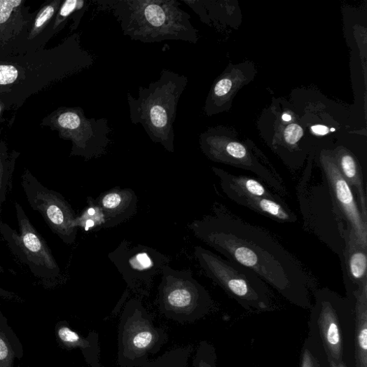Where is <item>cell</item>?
Returning <instances> with one entry per match:
<instances>
[{
	"mask_svg": "<svg viewBox=\"0 0 367 367\" xmlns=\"http://www.w3.org/2000/svg\"><path fill=\"white\" fill-rule=\"evenodd\" d=\"M194 235L226 258L254 272L291 303L312 307L314 279L273 234L216 202L209 215L188 225Z\"/></svg>",
	"mask_w": 367,
	"mask_h": 367,
	"instance_id": "cell-1",
	"label": "cell"
},
{
	"mask_svg": "<svg viewBox=\"0 0 367 367\" xmlns=\"http://www.w3.org/2000/svg\"><path fill=\"white\" fill-rule=\"evenodd\" d=\"M118 22L122 32L144 43L167 41L195 43L197 30L176 0H97Z\"/></svg>",
	"mask_w": 367,
	"mask_h": 367,
	"instance_id": "cell-2",
	"label": "cell"
},
{
	"mask_svg": "<svg viewBox=\"0 0 367 367\" xmlns=\"http://www.w3.org/2000/svg\"><path fill=\"white\" fill-rule=\"evenodd\" d=\"M188 78L167 69L159 80L139 88V96L127 94L130 116L133 125H141L149 139L167 151H174V124L177 106Z\"/></svg>",
	"mask_w": 367,
	"mask_h": 367,
	"instance_id": "cell-3",
	"label": "cell"
},
{
	"mask_svg": "<svg viewBox=\"0 0 367 367\" xmlns=\"http://www.w3.org/2000/svg\"><path fill=\"white\" fill-rule=\"evenodd\" d=\"M313 294L310 334L319 340L328 358L347 367H356L354 294L345 297L327 288L316 289Z\"/></svg>",
	"mask_w": 367,
	"mask_h": 367,
	"instance_id": "cell-4",
	"label": "cell"
},
{
	"mask_svg": "<svg viewBox=\"0 0 367 367\" xmlns=\"http://www.w3.org/2000/svg\"><path fill=\"white\" fill-rule=\"evenodd\" d=\"M296 195L303 229L325 244L341 261L349 228L333 200L324 176L317 177L312 160L299 179Z\"/></svg>",
	"mask_w": 367,
	"mask_h": 367,
	"instance_id": "cell-5",
	"label": "cell"
},
{
	"mask_svg": "<svg viewBox=\"0 0 367 367\" xmlns=\"http://www.w3.org/2000/svg\"><path fill=\"white\" fill-rule=\"evenodd\" d=\"M194 254L207 277L244 310L268 312L275 309L269 286L254 272L201 247H195Z\"/></svg>",
	"mask_w": 367,
	"mask_h": 367,
	"instance_id": "cell-6",
	"label": "cell"
},
{
	"mask_svg": "<svg viewBox=\"0 0 367 367\" xmlns=\"http://www.w3.org/2000/svg\"><path fill=\"white\" fill-rule=\"evenodd\" d=\"M169 340L165 328L156 326L141 300L134 298L125 305L118 329L119 367H141L150 354H158Z\"/></svg>",
	"mask_w": 367,
	"mask_h": 367,
	"instance_id": "cell-7",
	"label": "cell"
},
{
	"mask_svg": "<svg viewBox=\"0 0 367 367\" xmlns=\"http://www.w3.org/2000/svg\"><path fill=\"white\" fill-rule=\"evenodd\" d=\"M158 303L163 316L181 324L193 323L215 309V302L191 270H174L169 265L162 271Z\"/></svg>",
	"mask_w": 367,
	"mask_h": 367,
	"instance_id": "cell-8",
	"label": "cell"
},
{
	"mask_svg": "<svg viewBox=\"0 0 367 367\" xmlns=\"http://www.w3.org/2000/svg\"><path fill=\"white\" fill-rule=\"evenodd\" d=\"M19 232L0 222V234L14 256L26 265L36 278L55 282L61 271L47 242L36 230L19 203L15 204Z\"/></svg>",
	"mask_w": 367,
	"mask_h": 367,
	"instance_id": "cell-9",
	"label": "cell"
},
{
	"mask_svg": "<svg viewBox=\"0 0 367 367\" xmlns=\"http://www.w3.org/2000/svg\"><path fill=\"white\" fill-rule=\"evenodd\" d=\"M128 287L141 296H148L153 282L170 259L157 249L122 240L108 255Z\"/></svg>",
	"mask_w": 367,
	"mask_h": 367,
	"instance_id": "cell-10",
	"label": "cell"
},
{
	"mask_svg": "<svg viewBox=\"0 0 367 367\" xmlns=\"http://www.w3.org/2000/svg\"><path fill=\"white\" fill-rule=\"evenodd\" d=\"M21 186L29 205L41 214L51 231L64 243L74 244L78 233L77 216L65 198L43 186L27 169L22 175Z\"/></svg>",
	"mask_w": 367,
	"mask_h": 367,
	"instance_id": "cell-11",
	"label": "cell"
},
{
	"mask_svg": "<svg viewBox=\"0 0 367 367\" xmlns=\"http://www.w3.org/2000/svg\"><path fill=\"white\" fill-rule=\"evenodd\" d=\"M54 123L64 138L72 141V156L85 160L105 155L111 142V129L106 118H88L80 108L61 110Z\"/></svg>",
	"mask_w": 367,
	"mask_h": 367,
	"instance_id": "cell-12",
	"label": "cell"
},
{
	"mask_svg": "<svg viewBox=\"0 0 367 367\" xmlns=\"http://www.w3.org/2000/svg\"><path fill=\"white\" fill-rule=\"evenodd\" d=\"M320 166L333 200L349 229L362 246L367 248V222L363 219L356 198L336 166L333 155L323 153Z\"/></svg>",
	"mask_w": 367,
	"mask_h": 367,
	"instance_id": "cell-13",
	"label": "cell"
},
{
	"mask_svg": "<svg viewBox=\"0 0 367 367\" xmlns=\"http://www.w3.org/2000/svg\"><path fill=\"white\" fill-rule=\"evenodd\" d=\"M95 202L103 213V228L108 229L115 228L136 215L138 198L130 188L116 187L102 193Z\"/></svg>",
	"mask_w": 367,
	"mask_h": 367,
	"instance_id": "cell-14",
	"label": "cell"
},
{
	"mask_svg": "<svg viewBox=\"0 0 367 367\" xmlns=\"http://www.w3.org/2000/svg\"><path fill=\"white\" fill-rule=\"evenodd\" d=\"M347 294L367 285V248L362 246L354 233L348 229L341 261Z\"/></svg>",
	"mask_w": 367,
	"mask_h": 367,
	"instance_id": "cell-15",
	"label": "cell"
},
{
	"mask_svg": "<svg viewBox=\"0 0 367 367\" xmlns=\"http://www.w3.org/2000/svg\"><path fill=\"white\" fill-rule=\"evenodd\" d=\"M212 171L219 177L223 192L232 201L239 198L258 197L286 202L282 196L270 191L259 179L233 175L216 167Z\"/></svg>",
	"mask_w": 367,
	"mask_h": 367,
	"instance_id": "cell-16",
	"label": "cell"
},
{
	"mask_svg": "<svg viewBox=\"0 0 367 367\" xmlns=\"http://www.w3.org/2000/svg\"><path fill=\"white\" fill-rule=\"evenodd\" d=\"M59 343L68 349H81L85 361L91 367H101L99 335L97 331H90L87 338L71 328L66 321L58 323L55 327Z\"/></svg>",
	"mask_w": 367,
	"mask_h": 367,
	"instance_id": "cell-17",
	"label": "cell"
},
{
	"mask_svg": "<svg viewBox=\"0 0 367 367\" xmlns=\"http://www.w3.org/2000/svg\"><path fill=\"white\" fill-rule=\"evenodd\" d=\"M336 166L351 188L361 215L367 222V200L363 172L350 153L342 150L333 157Z\"/></svg>",
	"mask_w": 367,
	"mask_h": 367,
	"instance_id": "cell-18",
	"label": "cell"
},
{
	"mask_svg": "<svg viewBox=\"0 0 367 367\" xmlns=\"http://www.w3.org/2000/svg\"><path fill=\"white\" fill-rule=\"evenodd\" d=\"M353 294L356 302V367H367V285Z\"/></svg>",
	"mask_w": 367,
	"mask_h": 367,
	"instance_id": "cell-19",
	"label": "cell"
},
{
	"mask_svg": "<svg viewBox=\"0 0 367 367\" xmlns=\"http://www.w3.org/2000/svg\"><path fill=\"white\" fill-rule=\"evenodd\" d=\"M23 346L0 309V367H18Z\"/></svg>",
	"mask_w": 367,
	"mask_h": 367,
	"instance_id": "cell-20",
	"label": "cell"
},
{
	"mask_svg": "<svg viewBox=\"0 0 367 367\" xmlns=\"http://www.w3.org/2000/svg\"><path fill=\"white\" fill-rule=\"evenodd\" d=\"M300 367H331L322 345L310 333L302 349Z\"/></svg>",
	"mask_w": 367,
	"mask_h": 367,
	"instance_id": "cell-21",
	"label": "cell"
},
{
	"mask_svg": "<svg viewBox=\"0 0 367 367\" xmlns=\"http://www.w3.org/2000/svg\"><path fill=\"white\" fill-rule=\"evenodd\" d=\"M191 346L173 349L158 359L148 361L141 367H190Z\"/></svg>",
	"mask_w": 367,
	"mask_h": 367,
	"instance_id": "cell-22",
	"label": "cell"
},
{
	"mask_svg": "<svg viewBox=\"0 0 367 367\" xmlns=\"http://www.w3.org/2000/svg\"><path fill=\"white\" fill-rule=\"evenodd\" d=\"M88 207L82 215L76 218L77 228H84L85 230L97 231L103 228L104 219L101 209L97 206L95 200L88 198Z\"/></svg>",
	"mask_w": 367,
	"mask_h": 367,
	"instance_id": "cell-23",
	"label": "cell"
},
{
	"mask_svg": "<svg viewBox=\"0 0 367 367\" xmlns=\"http://www.w3.org/2000/svg\"><path fill=\"white\" fill-rule=\"evenodd\" d=\"M14 161H10L6 151L0 148V207L7 200L8 193L12 186Z\"/></svg>",
	"mask_w": 367,
	"mask_h": 367,
	"instance_id": "cell-24",
	"label": "cell"
},
{
	"mask_svg": "<svg viewBox=\"0 0 367 367\" xmlns=\"http://www.w3.org/2000/svg\"><path fill=\"white\" fill-rule=\"evenodd\" d=\"M217 354L215 347L207 341H202L193 359L194 367H218Z\"/></svg>",
	"mask_w": 367,
	"mask_h": 367,
	"instance_id": "cell-25",
	"label": "cell"
},
{
	"mask_svg": "<svg viewBox=\"0 0 367 367\" xmlns=\"http://www.w3.org/2000/svg\"><path fill=\"white\" fill-rule=\"evenodd\" d=\"M85 7H87L86 2L83 0H67L60 8L57 23L63 22L74 12L81 11Z\"/></svg>",
	"mask_w": 367,
	"mask_h": 367,
	"instance_id": "cell-26",
	"label": "cell"
},
{
	"mask_svg": "<svg viewBox=\"0 0 367 367\" xmlns=\"http://www.w3.org/2000/svg\"><path fill=\"white\" fill-rule=\"evenodd\" d=\"M60 4V1L54 2L45 7L40 12L35 21L34 32H41V30L43 29L46 24L53 18L56 10L59 8Z\"/></svg>",
	"mask_w": 367,
	"mask_h": 367,
	"instance_id": "cell-27",
	"label": "cell"
},
{
	"mask_svg": "<svg viewBox=\"0 0 367 367\" xmlns=\"http://www.w3.org/2000/svg\"><path fill=\"white\" fill-rule=\"evenodd\" d=\"M18 78V71L12 66H0V85L14 83Z\"/></svg>",
	"mask_w": 367,
	"mask_h": 367,
	"instance_id": "cell-28",
	"label": "cell"
},
{
	"mask_svg": "<svg viewBox=\"0 0 367 367\" xmlns=\"http://www.w3.org/2000/svg\"><path fill=\"white\" fill-rule=\"evenodd\" d=\"M303 134V130L297 125H289L285 130L284 138L290 145L296 144Z\"/></svg>",
	"mask_w": 367,
	"mask_h": 367,
	"instance_id": "cell-29",
	"label": "cell"
},
{
	"mask_svg": "<svg viewBox=\"0 0 367 367\" xmlns=\"http://www.w3.org/2000/svg\"><path fill=\"white\" fill-rule=\"evenodd\" d=\"M232 87V81L228 78H223L219 81L214 88L213 94L216 98L226 96Z\"/></svg>",
	"mask_w": 367,
	"mask_h": 367,
	"instance_id": "cell-30",
	"label": "cell"
},
{
	"mask_svg": "<svg viewBox=\"0 0 367 367\" xmlns=\"http://www.w3.org/2000/svg\"><path fill=\"white\" fill-rule=\"evenodd\" d=\"M0 298L7 299V300H18L20 299L18 296H17L15 293L8 291L7 290H5L2 288H0Z\"/></svg>",
	"mask_w": 367,
	"mask_h": 367,
	"instance_id": "cell-31",
	"label": "cell"
},
{
	"mask_svg": "<svg viewBox=\"0 0 367 367\" xmlns=\"http://www.w3.org/2000/svg\"><path fill=\"white\" fill-rule=\"evenodd\" d=\"M313 132L318 135H325L327 134L329 132L328 127L323 125H316L312 128Z\"/></svg>",
	"mask_w": 367,
	"mask_h": 367,
	"instance_id": "cell-32",
	"label": "cell"
},
{
	"mask_svg": "<svg viewBox=\"0 0 367 367\" xmlns=\"http://www.w3.org/2000/svg\"><path fill=\"white\" fill-rule=\"evenodd\" d=\"M328 358V356H327ZM329 364L331 367H347L345 365L340 363L339 362H336L329 358H328Z\"/></svg>",
	"mask_w": 367,
	"mask_h": 367,
	"instance_id": "cell-33",
	"label": "cell"
},
{
	"mask_svg": "<svg viewBox=\"0 0 367 367\" xmlns=\"http://www.w3.org/2000/svg\"><path fill=\"white\" fill-rule=\"evenodd\" d=\"M282 118L285 121H290L291 120V116L289 114L285 113L283 115Z\"/></svg>",
	"mask_w": 367,
	"mask_h": 367,
	"instance_id": "cell-34",
	"label": "cell"
},
{
	"mask_svg": "<svg viewBox=\"0 0 367 367\" xmlns=\"http://www.w3.org/2000/svg\"><path fill=\"white\" fill-rule=\"evenodd\" d=\"M4 272H5V270L4 269V268L1 265H0V273H4Z\"/></svg>",
	"mask_w": 367,
	"mask_h": 367,
	"instance_id": "cell-35",
	"label": "cell"
},
{
	"mask_svg": "<svg viewBox=\"0 0 367 367\" xmlns=\"http://www.w3.org/2000/svg\"><path fill=\"white\" fill-rule=\"evenodd\" d=\"M1 111H2V108L1 106H0V113H1Z\"/></svg>",
	"mask_w": 367,
	"mask_h": 367,
	"instance_id": "cell-36",
	"label": "cell"
},
{
	"mask_svg": "<svg viewBox=\"0 0 367 367\" xmlns=\"http://www.w3.org/2000/svg\"><path fill=\"white\" fill-rule=\"evenodd\" d=\"M331 132H334L335 130H334V129H331Z\"/></svg>",
	"mask_w": 367,
	"mask_h": 367,
	"instance_id": "cell-37",
	"label": "cell"
}]
</instances>
